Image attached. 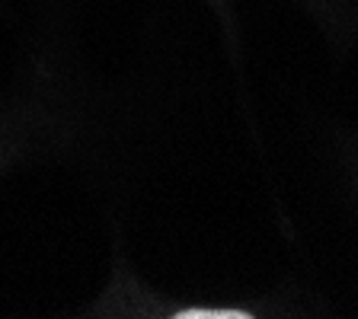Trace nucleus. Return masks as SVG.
Returning a JSON list of instances; mask_svg holds the SVG:
<instances>
[{
  "label": "nucleus",
  "instance_id": "nucleus-1",
  "mask_svg": "<svg viewBox=\"0 0 358 319\" xmlns=\"http://www.w3.org/2000/svg\"><path fill=\"white\" fill-rule=\"evenodd\" d=\"M179 319H250V313L237 310H182L176 313Z\"/></svg>",
  "mask_w": 358,
  "mask_h": 319
}]
</instances>
